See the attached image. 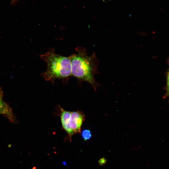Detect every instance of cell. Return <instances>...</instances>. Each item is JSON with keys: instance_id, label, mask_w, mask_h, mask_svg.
<instances>
[{"instance_id": "obj_1", "label": "cell", "mask_w": 169, "mask_h": 169, "mask_svg": "<svg viewBox=\"0 0 169 169\" xmlns=\"http://www.w3.org/2000/svg\"><path fill=\"white\" fill-rule=\"evenodd\" d=\"M76 53L69 56L70 60L72 76L80 82L89 83L96 90L99 84L95 80V75L98 72V61L94 53L89 55L85 48L78 46Z\"/></svg>"}, {"instance_id": "obj_2", "label": "cell", "mask_w": 169, "mask_h": 169, "mask_svg": "<svg viewBox=\"0 0 169 169\" xmlns=\"http://www.w3.org/2000/svg\"><path fill=\"white\" fill-rule=\"evenodd\" d=\"M40 59L46 64L47 69L40 76L45 80L54 83L57 79L67 82L72 76L70 60L69 56L66 57L56 54L53 48L40 55Z\"/></svg>"}, {"instance_id": "obj_3", "label": "cell", "mask_w": 169, "mask_h": 169, "mask_svg": "<svg viewBox=\"0 0 169 169\" xmlns=\"http://www.w3.org/2000/svg\"><path fill=\"white\" fill-rule=\"evenodd\" d=\"M60 117L63 129L68 134L69 139L77 133L81 134V128L85 120L81 111H70L65 110L60 106Z\"/></svg>"}, {"instance_id": "obj_4", "label": "cell", "mask_w": 169, "mask_h": 169, "mask_svg": "<svg viewBox=\"0 0 169 169\" xmlns=\"http://www.w3.org/2000/svg\"><path fill=\"white\" fill-rule=\"evenodd\" d=\"M0 112L10 116L12 114L7 105L3 100L0 95Z\"/></svg>"}, {"instance_id": "obj_5", "label": "cell", "mask_w": 169, "mask_h": 169, "mask_svg": "<svg viewBox=\"0 0 169 169\" xmlns=\"http://www.w3.org/2000/svg\"><path fill=\"white\" fill-rule=\"evenodd\" d=\"M81 135L84 141L90 139L92 136L91 131L88 129L84 130L82 132Z\"/></svg>"}, {"instance_id": "obj_6", "label": "cell", "mask_w": 169, "mask_h": 169, "mask_svg": "<svg viewBox=\"0 0 169 169\" xmlns=\"http://www.w3.org/2000/svg\"><path fill=\"white\" fill-rule=\"evenodd\" d=\"M167 96L169 97V68L167 72L166 78V94Z\"/></svg>"}, {"instance_id": "obj_7", "label": "cell", "mask_w": 169, "mask_h": 169, "mask_svg": "<svg viewBox=\"0 0 169 169\" xmlns=\"http://www.w3.org/2000/svg\"><path fill=\"white\" fill-rule=\"evenodd\" d=\"M107 162L106 159L104 157H102L99 159L98 163L100 166H103Z\"/></svg>"}, {"instance_id": "obj_8", "label": "cell", "mask_w": 169, "mask_h": 169, "mask_svg": "<svg viewBox=\"0 0 169 169\" xmlns=\"http://www.w3.org/2000/svg\"><path fill=\"white\" fill-rule=\"evenodd\" d=\"M18 0H13L12 1V3H13L16 1H18Z\"/></svg>"}, {"instance_id": "obj_9", "label": "cell", "mask_w": 169, "mask_h": 169, "mask_svg": "<svg viewBox=\"0 0 169 169\" xmlns=\"http://www.w3.org/2000/svg\"><path fill=\"white\" fill-rule=\"evenodd\" d=\"M0 114H3L2 113L0 112Z\"/></svg>"}]
</instances>
